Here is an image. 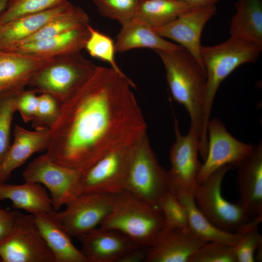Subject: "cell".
<instances>
[{"label":"cell","mask_w":262,"mask_h":262,"mask_svg":"<svg viewBox=\"0 0 262 262\" xmlns=\"http://www.w3.org/2000/svg\"><path fill=\"white\" fill-rule=\"evenodd\" d=\"M10 200L13 208L33 215L53 210L52 200L42 184L25 181L21 184L0 182V201Z\"/></svg>","instance_id":"d4e9b609"},{"label":"cell","mask_w":262,"mask_h":262,"mask_svg":"<svg viewBox=\"0 0 262 262\" xmlns=\"http://www.w3.org/2000/svg\"><path fill=\"white\" fill-rule=\"evenodd\" d=\"M101 16L122 26L135 17L139 0H93Z\"/></svg>","instance_id":"1f68e13d"},{"label":"cell","mask_w":262,"mask_h":262,"mask_svg":"<svg viewBox=\"0 0 262 262\" xmlns=\"http://www.w3.org/2000/svg\"><path fill=\"white\" fill-rule=\"evenodd\" d=\"M114 196L112 210L100 227L119 231L138 245L149 247L164 228L160 209L126 191Z\"/></svg>","instance_id":"277c9868"},{"label":"cell","mask_w":262,"mask_h":262,"mask_svg":"<svg viewBox=\"0 0 262 262\" xmlns=\"http://www.w3.org/2000/svg\"><path fill=\"white\" fill-rule=\"evenodd\" d=\"M175 141L170 147V167L167 171L169 191L177 197L193 195L202 164L198 159L199 140L191 129L182 135L174 117Z\"/></svg>","instance_id":"9c48e42d"},{"label":"cell","mask_w":262,"mask_h":262,"mask_svg":"<svg viewBox=\"0 0 262 262\" xmlns=\"http://www.w3.org/2000/svg\"><path fill=\"white\" fill-rule=\"evenodd\" d=\"M89 35L84 49L93 57L108 63L120 75L128 78L121 70L115 60L116 53L113 40L109 36L88 25Z\"/></svg>","instance_id":"f546056e"},{"label":"cell","mask_w":262,"mask_h":262,"mask_svg":"<svg viewBox=\"0 0 262 262\" xmlns=\"http://www.w3.org/2000/svg\"><path fill=\"white\" fill-rule=\"evenodd\" d=\"M135 87L111 67L97 66L61 103L46 155L81 173L110 151L136 143L147 126L131 90Z\"/></svg>","instance_id":"6da1fadb"},{"label":"cell","mask_w":262,"mask_h":262,"mask_svg":"<svg viewBox=\"0 0 262 262\" xmlns=\"http://www.w3.org/2000/svg\"><path fill=\"white\" fill-rule=\"evenodd\" d=\"M208 152L196 179L204 181L213 172L225 165L238 167L252 151L254 145L241 142L230 134L218 118L207 125Z\"/></svg>","instance_id":"8fae6325"},{"label":"cell","mask_w":262,"mask_h":262,"mask_svg":"<svg viewBox=\"0 0 262 262\" xmlns=\"http://www.w3.org/2000/svg\"></svg>","instance_id":"b9f144b4"},{"label":"cell","mask_w":262,"mask_h":262,"mask_svg":"<svg viewBox=\"0 0 262 262\" xmlns=\"http://www.w3.org/2000/svg\"><path fill=\"white\" fill-rule=\"evenodd\" d=\"M258 228L259 226L252 228L233 246L237 262H255V253L262 245V237Z\"/></svg>","instance_id":"d590c367"},{"label":"cell","mask_w":262,"mask_h":262,"mask_svg":"<svg viewBox=\"0 0 262 262\" xmlns=\"http://www.w3.org/2000/svg\"><path fill=\"white\" fill-rule=\"evenodd\" d=\"M187 212L189 228L205 242H218L232 246L236 245L243 236L252 228L259 226L262 217H254L236 232L222 229L209 221L196 206L193 195L177 197Z\"/></svg>","instance_id":"44dd1931"},{"label":"cell","mask_w":262,"mask_h":262,"mask_svg":"<svg viewBox=\"0 0 262 262\" xmlns=\"http://www.w3.org/2000/svg\"><path fill=\"white\" fill-rule=\"evenodd\" d=\"M216 12L215 5L192 8L169 23L153 29L161 36L177 42L203 67L201 60V34L206 24Z\"/></svg>","instance_id":"5bb4252c"},{"label":"cell","mask_w":262,"mask_h":262,"mask_svg":"<svg viewBox=\"0 0 262 262\" xmlns=\"http://www.w3.org/2000/svg\"><path fill=\"white\" fill-rule=\"evenodd\" d=\"M9 0H0V14L5 9Z\"/></svg>","instance_id":"60d3db41"},{"label":"cell","mask_w":262,"mask_h":262,"mask_svg":"<svg viewBox=\"0 0 262 262\" xmlns=\"http://www.w3.org/2000/svg\"><path fill=\"white\" fill-rule=\"evenodd\" d=\"M76 238L88 262H119L128 252L141 247L125 234L101 227Z\"/></svg>","instance_id":"2e32d148"},{"label":"cell","mask_w":262,"mask_h":262,"mask_svg":"<svg viewBox=\"0 0 262 262\" xmlns=\"http://www.w3.org/2000/svg\"><path fill=\"white\" fill-rule=\"evenodd\" d=\"M13 135V142L0 167V182H6L12 172L24 164L33 154L46 150L49 131H31L16 124Z\"/></svg>","instance_id":"ac0fdd59"},{"label":"cell","mask_w":262,"mask_h":262,"mask_svg":"<svg viewBox=\"0 0 262 262\" xmlns=\"http://www.w3.org/2000/svg\"><path fill=\"white\" fill-rule=\"evenodd\" d=\"M37 93L34 89H24L18 94L16 99V111L19 113L25 123L31 122L35 116L39 102Z\"/></svg>","instance_id":"8d00e7d4"},{"label":"cell","mask_w":262,"mask_h":262,"mask_svg":"<svg viewBox=\"0 0 262 262\" xmlns=\"http://www.w3.org/2000/svg\"><path fill=\"white\" fill-rule=\"evenodd\" d=\"M240 203L253 217L262 215V142L260 141L237 167Z\"/></svg>","instance_id":"e0dca14e"},{"label":"cell","mask_w":262,"mask_h":262,"mask_svg":"<svg viewBox=\"0 0 262 262\" xmlns=\"http://www.w3.org/2000/svg\"><path fill=\"white\" fill-rule=\"evenodd\" d=\"M232 168L222 166L202 182L196 183L193 195L196 207L209 221L222 229L236 232L253 217L238 202L231 203L223 196L222 181Z\"/></svg>","instance_id":"52a82bcc"},{"label":"cell","mask_w":262,"mask_h":262,"mask_svg":"<svg viewBox=\"0 0 262 262\" xmlns=\"http://www.w3.org/2000/svg\"><path fill=\"white\" fill-rule=\"evenodd\" d=\"M192 8H198L215 5L220 0H182Z\"/></svg>","instance_id":"ab89813d"},{"label":"cell","mask_w":262,"mask_h":262,"mask_svg":"<svg viewBox=\"0 0 262 262\" xmlns=\"http://www.w3.org/2000/svg\"><path fill=\"white\" fill-rule=\"evenodd\" d=\"M188 262H237L233 246L218 242L201 246Z\"/></svg>","instance_id":"836d02e7"},{"label":"cell","mask_w":262,"mask_h":262,"mask_svg":"<svg viewBox=\"0 0 262 262\" xmlns=\"http://www.w3.org/2000/svg\"><path fill=\"white\" fill-rule=\"evenodd\" d=\"M96 67L80 53L56 56L34 74L28 85L62 103L84 82Z\"/></svg>","instance_id":"5b68a950"},{"label":"cell","mask_w":262,"mask_h":262,"mask_svg":"<svg viewBox=\"0 0 262 262\" xmlns=\"http://www.w3.org/2000/svg\"><path fill=\"white\" fill-rule=\"evenodd\" d=\"M154 51L164 66L166 80L173 98L182 105L188 113L190 129L199 138V153L204 161L208 152L203 108L206 82L205 69L183 48L173 51Z\"/></svg>","instance_id":"7a4b0ae2"},{"label":"cell","mask_w":262,"mask_h":262,"mask_svg":"<svg viewBox=\"0 0 262 262\" xmlns=\"http://www.w3.org/2000/svg\"><path fill=\"white\" fill-rule=\"evenodd\" d=\"M89 25L45 39L19 45L4 51L46 58L80 53L84 49L89 35Z\"/></svg>","instance_id":"ffe728a7"},{"label":"cell","mask_w":262,"mask_h":262,"mask_svg":"<svg viewBox=\"0 0 262 262\" xmlns=\"http://www.w3.org/2000/svg\"><path fill=\"white\" fill-rule=\"evenodd\" d=\"M89 17L87 14L81 7L72 4L19 45L60 34L72 29L87 25L89 24Z\"/></svg>","instance_id":"83f0119b"},{"label":"cell","mask_w":262,"mask_h":262,"mask_svg":"<svg viewBox=\"0 0 262 262\" xmlns=\"http://www.w3.org/2000/svg\"><path fill=\"white\" fill-rule=\"evenodd\" d=\"M1 262H55L34 216L19 212L11 232L0 243Z\"/></svg>","instance_id":"30bf717a"},{"label":"cell","mask_w":262,"mask_h":262,"mask_svg":"<svg viewBox=\"0 0 262 262\" xmlns=\"http://www.w3.org/2000/svg\"><path fill=\"white\" fill-rule=\"evenodd\" d=\"M72 4L67 0L49 10L25 15L0 25V50L21 44Z\"/></svg>","instance_id":"603a6c76"},{"label":"cell","mask_w":262,"mask_h":262,"mask_svg":"<svg viewBox=\"0 0 262 262\" xmlns=\"http://www.w3.org/2000/svg\"><path fill=\"white\" fill-rule=\"evenodd\" d=\"M230 24V36L262 46V0H237Z\"/></svg>","instance_id":"484cf974"},{"label":"cell","mask_w":262,"mask_h":262,"mask_svg":"<svg viewBox=\"0 0 262 262\" xmlns=\"http://www.w3.org/2000/svg\"><path fill=\"white\" fill-rule=\"evenodd\" d=\"M115 45L116 53L141 48L163 51H173L182 48L161 36L136 17L122 26Z\"/></svg>","instance_id":"cb8c5ba5"},{"label":"cell","mask_w":262,"mask_h":262,"mask_svg":"<svg viewBox=\"0 0 262 262\" xmlns=\"http://www.w3.org/2000/svg\"><path fill=\"white\" fill-rule=\"evenodd\" d=\"M206 243L189 228L164 229L148 247L146 262H188Z\"/></svg>","instance_id":"9a60e30c"},{"label":"cell","mask_w":262,"mask_h":262,"mask_svg":"<svg viewBox=\"0 0 262 262\" xmlns=\"http://www.w3.org/2000/svg\"><path fill=\"white\" fill-rule=\"evenodd\" d=\"M134 145L110 151L80 173L75 196L83 193L115 195L124 191Z\"/></svg>","instance_id":"ba28073f"},{"label":"cell","mask_w":262,"mask_h":262,"mask_svg":"<svg viewBox=\"0 0 262 262\" xmlns=\"http://www.w3.org/2000/svg\"><path fill=\"white\" fill-rule=\"evenodd\" d=\"M157 206L163 215V229L189 228L186 209L178 198L170 191L163 196Z\"/></svg>","instance_id":"d6a6232c"},{"label":"cell","mask_w":262,"mask_h":262,"mask_svg":"<svg viewBox=\"0 0 262 262\" xmlns=\"http://www.w3.org/2000/svg\"><path fill=\"white\" fill-rule=\"evenodd\" d=\"M80 173L52 161L46 153L35 158L24 169V181L38 183L49 192L54 211H58L75 197Z\"/></svg>","instance_id":"7c38bea8"},{"label":"cell","mask_w":262,"mask_h":262,"mask_svg":"<svg viewBox=\"0 0 262 262\" xmlns=\"http://www.w3.org/2000/svg\"><path fill=\"white\" fill-rule=\"evenodd\" d=\"M148 247L141 246L126 253L119 262H146Z\"/></svg>","instance_id":"f35d334b"},{"label":"cell","mask_w":262,"mask_h":262,"mask_svg":"<svg viewBox=\"0 0 262 262\" xmlns=\"http://www.w3.org/2000/svg\"><path fill=\"white\" fill-rule=\"evenodd\" d=\"M262 50V46L232 36L219 44L202 47L201 60L206 75L203 108L207 132L214 97L221 82L240 66L256 61Z\"/></svg>","instance_id":"3957f363"},{"label":"cell","mask_w":262,"mask_h":262,"mask_svg":"<svg viewBox=\"0 0 262 262\" xmlns=\"http://www.w3.org/2000/svg\"><path fill=\"white\" fill-rule=\"evenodd\" d=\"M38 105L32 120L34 130H49L56 121L60 114L61 103L46 93L38 95Z\"/></svg>","instance_id":"e575fe53"},{"label":"cell","mask_w":262,"mask_h":262,"mask_svg":"<svg viewBox=\"0 0 262 262\" xmlns=\"http://www.w3.org/2000/svg\"><path fill=\"white\" fill-rule=\"evenodd\" d=\"M124 191L156 206L169 191L167 171L159 164L147 133L133 147Z\"/></svg>","instance_id":"8992f818"},{"label":"cell","mask_w":262,"mask_h":262,"mask_svg":"<svg viewBox=\"0 0 262 262\" xmlns=\"http://www.w3.org/2000/svg\"><path fill=\"white\" fill-rule=\"evenodd\" d=\"M25 88H18L0 93V167L11 145V129L15 113V101Z\"/></svg>","instance_id":"f1b7e54d"},{"label":"cell","mask_w":262,"mask_h":262,"mask_svg":"<svg viewBox=\"0 0 262 262\" xmlns=\"http://www.w3.org/2000/svg\"><path fill=\"white\" fill-rule=\"evenodd\" d=\"M19 212L3 209L0 205V243L13 229Z\"/></svg>","instance_id":"74e56055"},{"label":"cell","mask_w":262,"mask_h":262,"mask_svg":"<svg viewBox=\"0 0 262 262\" xmlns=\"http://www.w3.org/2000/svg\"><path fill=\"white\" fill-rule=\"evenodd\" d=\"M114 195L83 193L68 201L56 214L71 237L85 234L100 225L111 212Z\"/></svg>","instance_id":"4fadbf2b"},{"label":"cell","mask_w":262,"mask_h":262,"mask_svg":"<svg viewBox=\"0 0 262 262\" xmlns=\"http://www.w3.org/2000/svg\"><path fill=\"white\" fill-rule=\"evenodd\" d=\"M35 223L55 262H88L81 250L73 244L71 236L57 216L56 211L34 215Z\"/></svg>","instance_id":"d6986e66"},{"label":"cell","mask_w":262,"mask_h":262,"mask_svg":"<svg viewBox=\"0 0 262 262\" xmlns=\"http://www.w3.org/2000/svg\"><path fill=\"white\" fill-rule=\"evenodd\" d=\"M192 8L182 0H139L135 17L156 29Z\"/></svg>","instance_id":"4316f807"},{"label":"cell","mask_w":262,"mask_h":262,"mask_svg":"<svg viewBox=\"0 0 262 262\" xmlns=\"http://www.w3.org/2000/svg\"><path fill=\"white\" fill-rule=\"evenodd\" d=\"M66 0H9L0 14V25L18 17L43 12Z\"/></svg>","instance_id":"4dcf8cb0"},{"label":"cell","mask_w":262,"mask_h":262,"mask_svg":"<svg viewBox=\"0 0 262 262\" xmlns=\"http://www.w3.org/2000/svg\"><path fill=\"white\" fill-rule=\"evenodd\" d=\"M51 58L0 50V93L25 88L34 74Z\"/></svg>","instance_id":"7402d4cb"}]
</instances>
